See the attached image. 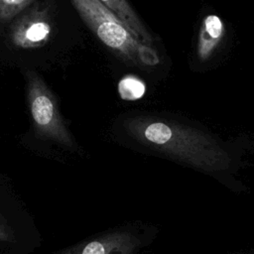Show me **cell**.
<instances>
[{"label": "cell", "mask_w": 254, "mask_h": 254, "mask_svg": "<svg viewBox=\"0 0 254 254\" xmlns=\"http://www.w3.org/2000/svg\"><path fill=\"white\" fill-rule=\"evenodd\" d=\"M41 236L30 213L11 187L0 185V254H30Z\"/></svg>", "instance_id": "3957f363"}, {"label": "cell", "mask_w": 254, "mask_h": 254, "mask_svg": "<svg viewBox=\"0 0 254 254\" xmlns=\"http://www.w3.org/2000/svg\"><path fill=\"white\" fill-rule=\"evenodd\" d=\"M127 134L138 143L207 172L229 168V154L209 135L183 125L150 116H134L124 122Z\"/></svg>", "instance_id": "6da1fadb"}, {"label": "cell", "mask_w": 254, "mask_h": 254, "mask_svg": "<svg viewBox=\"0 0 254 254\" xmlns=\"http://www.w3.org/2000/svg\"><path fill=\"white\" fill-rule=\"evenodd\" d=\"M145 84L138 77L127 75L123 77L118 84V91L121 98L125 100H136L145 93Z\"/></svg>", "instance_id": "9c48e42d"}, {"label": "cell", "mask_w": 254, "mask_h": 254, "mask_svg": "<svg viewBox=\"0 0 254 254\" xmlns=\"http://www.w3.org/2000/svg\"><path fill=\"white\" fill-rule=\"evenodd\" d=\"M137 236L127 231H111L65 247L55 254H134L139 247Z\"/></svg>", "instance_id": "8992f818"}, {"label": "cell", "mask_w": 254, "mask_h": 254, "mask_svg": "<svg viewBox=\"0 0 254 254\" xmlns=\"http://www.w3.org/2000/svg\"><path fill=\"white\" fill-rule=\"evenodd\" d=\"M225 33L221 19L215 15H207L201 22L197 41V56L206 61L216 51Z\"/></svg>", "instance_id": "52a82bcc"}, {"label": "cell", "mask_w": 254, "mask_h": 254, "mask_svg": "<svg viewBox=\"0 0 254 254\" xmlns=\"http://www.w3.org/2000/svg\"><path fill=\"white\" fill-rule=\"evenodd\" d=\"M109 10H111L127 27L131 30L134 36L147 46L153 45L154 39L148 32L145 25L142 23L134 9L127 0H99Z\"/></svg>", "instance_id": "ba28073f"}, {"label": "cell", "mask_w": 254, "mask_h": 254, "mask_svg": "<svg viewBox=\"0 0 254 254\" xmlns=\"http://www.w3.org/2000/svg\"><path fill=\"white\" fill-rule=\"evenodd\" d=\"M52 30L49 10L46 7L36 6L13 22L9 39L19 49H36L47 44Z\"/></svg>", "instance_id": "5b68a950"}, {"label": "cell", "mask_w": 254, "mask_h": 254, "mask_svg": "<svg viewBox=\"0 0 254 254\" xmlns=\"http://www.w3.org/2000/svg\"><path fill=\"white\" fill-rule=\"evenodd\" d=\"M27 100L36 133L42 139L74 150V138L62 117L56 96L34 71L27 73Z\"/></svg>", "instance_id": "277c9868"}, {"label": "cell", "mask_w": 254, "mask_h": 254, "mask_svg": "<svg viewBox=\"0 0 254 254\" xmlns=\"http://www.w3.org/2000/svg\"><path fill=\"white\" fill-rule=\"evenodd\" d=\"M84 23L96 37L124 61L141 68L161 63L155 49L141 43L111 10L99 0H71Z\"/></svg>", "instance_id": "7a4b0ae2"}, {"label": "cell", "mask_w": 254, "mask_h": 254, "mask_svg": "<svg viewBox=\"0 0 254 254\" xmlns=\"http://www.w3.org/2000/svg\"><path fill=\"white\" fill-rule=\"evenodd\" d=\"M36 0H0V23L12 21Z\"/></svg>", "instance_id": "30bf717a"}]
</instances>
